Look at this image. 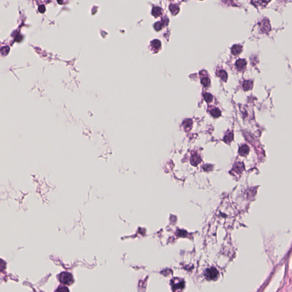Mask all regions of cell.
<instances>
[{"mask_svg":"<svg viewBox=\"0 0 292 292\" xmlns=\"http://www.w3.org/2000/svg\"><path fill=\"white\" fill-rule=\"evenodd\" d=\"M59 280L65 284H71L73 282L72 275L67 272H63L59 275Z\"/></svg>","mask_w":292,"mask_h":292,"instance_id":"cell-1","label":"cell"},{"mask_svg":"<svg viewBox=\"0 0 292 292\" xmlns=\"http://www.w3.org/2000/svg\"><path fill=\"white\" fill-rule=\"evenodd\" d=\"M218 275V270L215 268H210L209 269H206V277L208 280H214L216 278Z\"/></svg>","mask_w":292,"mask_h":292,"instance_id":"cell-2","label":"cell"},{"mask_svg":"<svg viewBox=\"0 0 292 292\" xmlns=\"http://www.w3.org/2000/svg\"><path fill=\"white\" fill-rule=\"evenodd\" d=\"M184 287V282L183 281H179L178 282H176L175 280H174V282L172 283V288L174 289V292L176 290H178L179 289H182Z\"/></svg>","mask_w":292,"mask_h":292,"instance_id":"cell-3","label":"cell"},{"mask_svg":"<svg viewBox=\"0 0 292 292\" xmlns=\"http://www.w3.org/2000/svg\"><path fill=\"white\" fill-rule=\"evenodd\" d=\"M246 65V62L245 59H240L236 62V66L238 68V70H241L243 69Z\"/></svg>","mask_w":292,"mask_h":292,"instance_id":"cell-4","label":"cell"},{"mask_svg":"<svg viewBox=\"0 0 292 292\" xmlns=\"http://www.w3.org/2000/svg\"><path fill=\"white\" fill-rule=\"evenodd\" d=\"M151 46L152 47V50H155V52L159 50L161 47V42L158 39H155L152 41L151 43Z\"/></svg>","mask_w":292,"mask_h":292,"instance_id":"cell-5","label":"cell"},{"mask_svg":"<svg viewBox=\"0 0 292 292\" xmlns=\"http://www.w3.org/2000/svg\"><path fill=\"white\" fill-rule=\"evenodd\" d=\"M242 51V46L239 45H234L232 47V53L234 55L239 54Z\"/></svg>","mask_w":292,"mask_h":292,"instance_id":"cell-6","label":"cell"},{"mask_svg":"<svg viewBox=\"0 0 292 292\" xmlns=\"http://www.w3.org/2000/svg\"><path fill=\"white\" fill-rule=\"evenodd\" d=\"M249 147L246 146V145H244L242 146V147L239 150V152H240V154L242 155V156H246L248 153H249Z\"/></svg>","mask_w":292,"mask_h":292,"instance_id":"cell-7","label":"cell"},{"mask_svg":"<svg viewBox=\"0 0 292 292\" xmlns=\"http://www.w3.org/2000/svg\"><path fill=\"white\" fill-rule=\"evenodd\" d=\"M252 86H253V83H252V82H251L250 81H245L244 82L243 85H242L243 89L244 90H246V91L251 89L252 88Z\"/></svg>","mask_w":292,"mask_h":292,"instance_id":"cell-8","label":"cell"},{"mask_svg":"<svg viewBox=\"0 0 292 292\" xmlns=\"http://www.w3.org/2000/svg\"><path fill=\"white\" fill-rule=\"evenodd\" d=\"M161 9L158 7V6H154L152 9V15L155 17H158L160 15H161Z\"/></svg>","mask_w":292,"mask_h":292,"instance_id":"cell-9","label":"cell"},{"mask_svg":"<svg viewBox=\"0 0 292 292\" xmlns=\"http://www.w3.org/2000/svg\"><path fill=\"white\" fill-rule=\"evenodd\" d=\"M170 9L173 14H176L179 11V8L176 5L172 4L170 6Z\"/></svg>","mask_w":292,"mask_h":292,"instance_id":"cell-10","label":"cell"},{"mask_svg":"<svg viewBox=\"0 0 292 292\" xmlns=\"http://www.w3.org/2000/svg\"><path fill=\"white\" fill-rule=\"evenodd\" d=\"M200 160H201V159L200 158V156H198V155H195L192 156V158L191 162H192V163L193 165L196 166V165H198L200 163Z\"/></svg>","mask_w":292,"mask_h":292,"instance_id":"cell-11","label":"cell"},{"mask_svg":"<svg viewBox=\"0 0 292 292\" xmlns=\"http://www.w3.org/2000/svg\"><path fill=\"white\" fill-rule=\"evenodd\" d=\"M210 114L212 115V116H213L214 118H218L221 115V111L217 108H215V109L212 110L210 111Z\"/></svg>","mask_w":292,"mask_h":292,"instance_id":"cell-12","label":"cell"},{"mask_svg":"<svg viewBox=\"0 0 292 292\" xmlns=\"http://www.w3.org/2000/svg\"><path fill=\"white\" fill-rule=\"evenodd\" d=\"M218 76L221 78L222 81H226L228 78V74L224 70H220L218 74Z\"/></svg>","mask_w":292,"mask_h":292,"instance_id":"cell-13","label":"cell"},{"mask_svg":"<svg viewBox=\"0 0 292 292\" xmlns=\"http://www.w3.org/2000/svg\"><path fill=\"white\" fill-rule=\"evenodd\" d=\"M204 98L207 103H210L213 100V96L210 94L206 93L204 94Z\"/></svg>","mask_w":292,"mask_h":292,"instance_id":"cell-14","label":"cell"},{"mask_svg":"<svg viewBox=\"0 0 292 292\" xmlns=\"http://www.w3.org/2000/svg\"><path fill=\"white\" fill-rule=\"evenodd\" d=\"M262 25H263V26H262L263 27L262 28V31H265V32L269 31L270 30V25L268 23V22H266L265 20H264V22H262Z\"/></svg>","mask_w":292,"mask_h":292,"instance_id":"cell-15","label":"cell"},{"mask_svg":"<svg viewBox=\"0 0 292 292\" xmlns=\"http://www.w3.org/2000/svg\"><path fill=\"white\" fill-rule=\"evenodd\" d=\"M201 82L204 87H208L210 84V80L208 77H204L202 78Z\"/></svg>","mask_w":292,"mask_h":292,"instance_id":"cell-16","label":"cell"},{"mask_svg":"<svg viewBox=\"0 0 292 292\" xmlns=\"http://www.w3.org/2000/svg\"><path fill=\"white\" fill-rule=\"evenodd\" d=\"M192 124V121H191V119H187L184 122V125L186 129H190Z\"/></svg>","mask_w":292,"mask_h":292,"instance_id":"cell-17","label":"cell"},{"mask_svg":"<svg viewBox=\"0 0 292 292\" xmlns=\"http://www.w3.org/2000/svg\"><path fill=\"white\" fill-rule=\"evenodd\" d=\"M232 134L231 133H230L228 134H227L226 135L224 140L226 142V143H230L232 140Z\"/></svg>","mask_w":292,"mask_h":292,"instance_id":"cell-18","label":"cell"},{"mask_svg":"<svg viewBox=\"0 0 292 292\" xmlns=\"http://www.w3.org/2000/svg\"><path fill=\"white\" fill-rule=\"evenodd\" d=\"M162 27H163V23L160 22H156L155 23L154 25V28L156 30H158L159 31L160 30H161L162 29Z\"/></svg>","mask_w":292,"mask_h":292,"instance_id":"cell-19","label":"cell"},{"mask_svg":"<svg viewBox=\"0 0 292 292\" xmlns=\"http://www.w3.org/2000/svg\"><path fill=\"white\" fill-rule=\"evenodd\" d=\"M6 268V262L2 259H0V272H2Z\"/></svg>","mask_w":292,"mask_h":292,"instance_id":"cell-20","label":"cell"},{"mask_svg":"<svg viewBox=\"0 0 292 292\" xmlns=\"http://www.w3.org/2000/svg\"><path fill=\"white\" fill-rule=\"evenodd\" d=\"M57 292H69V289L67 288L66 287L62 286V287H59L57 289Z\"/></svg>","mask_w":292,"mask_h":292,"instance_id":"cell-21","label":"cell"},{"mask_svg":"<svg viewBox=\"0 0 292 292\" xmlns=\"http://www.w3.org/2000/svg\"><path fill=\"white\" fill-rule=\"evenodd\" d=\"M38 10H39V12L41 13H44L45 12V7L44 5H41L39 6V8H38Z\"/></svg>","mask_w":292,"mask_h":292,"instance_id":"cell-22","label":"cell"}]
</instances>
